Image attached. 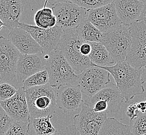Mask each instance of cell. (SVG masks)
<instances>
[{"label":"cell","mask_w":146,"mask_h":135,"mask_svg":"<svg viewBox=\"0 0 146 135\" xmlns=\"http://www.w3.org/2000/svg\"><path fill=\"white\" fill-rule=\"evenodd\" d=\"M110 74L108 71L93 65L78 74V84L82 93L90 97L110 83Z\"/></svg>","instance_id":"cell-8"},{"label":"cell","mask_w":146,"mask_h":135,"mask_svg":"<svg viewBox=\"0 0 146 135\" xmlns=\"http://www.w3.org/2000/svg\"><path fill=\"white\" fill-rule=\"evenodd\" d=\"M137 102H134L127 107L126 115L131 122L136 118L140 113L137 106Z\"/></svg>","instance_id":"cell-31"},{"label":"cell","mask_w":146,"mask_h":135,"mask_svg":"<svg viewBox=\"0 0 146 135\" xmlns=\"http://www.w3.org/2000/svg\"><path fill=\"white\" fill-rule=\"evenodd\" d=\"M47 4L48 1L45 0L43 7L37 11L34 15L35 25L41 28H50L56 25V17L52 8L47 7Z\"/></svg>","instance_id":"cell-24"},{"label":"cell","mask_w":146,"mask_h":135,"mask_svg":"<svg viewBox=\"0 0 146 135\" xmlns=\"http://www.w3.org/2000/svg\"><path fill=\"white\" fill-rule=\"evenodd\" d=\"M18 90L14 85L7 82L0 83V101H4L11 98Z\"/></svg>","instance_id":"cell-28"},{"label":"cell","mask_w":146,"mask_h":135,"mask_svg":"<svg viewBox=\"0 0 146 135\" xmlns=\"http://www.w3.org/2000/svg\"><path fill=\"white\" fill-rule=\"evenodd\" d=\"M54 88L56 106L63 112L66 113L74 111L84 104L79 85L74 86L70 83L63 84Z\"/></svg>","instance_id":"cell-13"},{"label":"cell","mask_w":146,"mask_h":135,"mask_svg":"<svg viewBox=\"0 0 146 135\" xmlns=\"http://www.w3.org/2000/svg\"><path fill=\"white\" fill-rule=\"evenodd\" d=\"M82 41L76 32V29L63 31L59 42V47L63 56L75 71L82 72L93 66L89 57L82 55L80 46Z\"/></svg>","instance_id":"cell-5"},{"label":"cell","mask_w":146,"mask_h":135,"mask_svg":"<svg viewBox=\"0 0 146 135\" xmlns=\"http://www.w3.org/2000/svg\"><path fill=\"white\" fill-rule=\"evenodd\" d=\"M98 67L108 71L112 76L125 103H129L135 96L145 93L141 68L134 67L127 61L117 62L111 66Z\"/></svg>","instance_id":"cell-1"},{"label":"cell","mask_w":146,"mask_h":135,"mask_svg":"<svg viewBox=\"0 0 146 135\" xmlns=\"http://www.w3.org/2000/svg\"><path fill=\"white\" fill-rule=\"evenodd\" d=\"M113 3L122 24L126 25L138 21L145 5L139 0H115Z\"/></svg>","instance_id":"cell-17"},{"label":"cell","mask_w":146,"mask_h":135,"mask_svg":"<svg viewBox=\"0 0 146 135\" xmlns=\"http://www.w3.org/2000/svg\"><path fill=\"white\" fill-rule=\"evenodd\" d=\"M23 11L21 0H0V19L9 31L18 27Z\"/></svg>","instance_id":"cell-18"},{"label":"cell","mask_w":146,"mask_h":135,"mask_svg":"<svg viewBox=\"0 0 146 135\" xmlns=\"http://www.w3.org/2000/svg\"><path fill=\"white\" fill-rule=\"evenodd\" d=\"M92 49L91 45L89 42H84L80 46V52L82 55L89 57Z\"/></svg>","instance_id":"cell-33"},{"label":"cell","mask_w":146,"mask_h":135,"mask_svg":"<svg viewBox=\"0 0 146 135\" xmlns=\"http://www.w3.org/2000/svg\"><path fill=\"white\" fill-rule=\"evenodd\" d=\"M49 76L46 69L39 71L29 77L23 83V86L26 90L32 87L43 86L49 83Z\"/></svg>","instance_id":"cell-25"},{"label":"cell","mask_w":146,"mask_h":135,"mask_svg":"<svg viewBox=\"0 0 146 135\" xmlns=\"http://www.w3.org/2000/svg\"><path fill=\"white\" fill-rule=\"evenodd\" d=\"M42 55L51 87L56 88L60 85L78 81V75L65 59L60 47L49 53Z\"/></svg>","instance_id":"cell-3"},{"label":"cell","mask_w":146,"mask_h":135,"mask_svg":"<svg viewBox=\"0 0 146 135\" xmlns=\"http://www.w3.org/2000/svg\"><path fill=\"white\" fill-rule=\"evenodd\" d=\"M13 122L0 104V135H4Z\"/></svg>","instance_id":"cell-29"},{"label":"cell","mask_w":146,"mask_h":135,"mask_svg":"<svg viewBox=\"0 0 146 135\" xmlns=\"http://www.w3.org/2000/svg\"><path fill=\"white\" fill-rule=\"evenodd\" d=\"M131 122L129 128L132 135H146V112L139 113Z\"/></svg>","instance_id":"cell-26"},{"label":"cell","mask_w":146,"mask_h":135,"mask_svg":"<svg viewBox=\"0 0 146 135\" xmlns=\"http://www.w3.org/2000/svg\"><path fill=\"white\" fill-rule=\"evenodd\" d=\"M4 135H29L28 122L14 121Z\"/></svg>","instance_id":"cell-27"},{"label":"cell","mask_w":146,"mask_h":135,"mask_svg":"<svg viewBox=\"0 0 146 135\" xmlns=\"http://www.w3.org/2000/svg\"><path fill=\"white\" fill-rule=\"evenodd\" d=\"M78 37L84 42H101L103 33L87 19L80 23L76 28Z\"/></svg>","instance_id":"cell-22"},{"label":"cell","mask_w":146,"mask_h":135,"mask_svg":"<svg viewBox=\"0 0 146 135\" xmlns=\"http://www.w3.org/2000/svg\"><path fill=\"white\" fill-rule=\"evenodd\" d=\"M92 49L89 58L94 65L101 67L111 66L115 63L110 53L102 43L89 42Z\"/></svg>","instance_id":"cell-21"},{"label":"cell","mask_w":146,"mask_h":135,"mask_svg":"<svg viewBox=\"0 0 146 135\" xmlns=\"http://www.w3.org/2000/svg\"><path fill=\"white\" fill-rule=\"evenodd\" d=\"M108 85L109 84L94 95L88 97L87 99L91 101L104 100L108 106V113H117L119 111L124 100L115 85L112 84L111 86Z\"/></svg>","instance_id":"cell-19"},{"label":"cell","mask_w":146,"mask_h":135,"mask_svg":"<svg viewBox=\"0 0 146 135\" xmlns=\"http://www.w3.org/2000/svg\"><path fill=\"white\" fill-rule=\"evenodd\" d=\"M107 118L106 113L95 112L84 103L80 112L73 118L74 125L80 135H98Z\"/></svg>","instance_id":"cell-9"},{"label":"cell","mask_w":146,"mask_h":135,"mask_svg":"<svg viewBox=\"0 0 146 135\" xmlns=\"http://www.w3.org/2000/svg\"><path fill=\"white\" fill-rule=\"evenodd\" d=\"M30 117L37 118L54 115L56 111L55 88L49 84L25 90Z\"/></svg>","instance_id":"cell-2"},{"label":"cell","mask_w":146,"mask_h":135,"mask_svg":"<svg viewBox=\"0 0 146 135\" xmlns=\"http://www.w3.org/2000/svg\"><path fill=\"white\" fill-rule=\"evenodd\" d=\"M8 39L21 54L42 53V49L28 32L20 27L9 31Z\"/></svg>","instance_id":"cell-16"},{"label":"cell","mask_w":146,"mask_h":135,"mask_svg":"<svg viewBox=\"0 0 146 135\" xmlns=\"http://www.w3.org/2000/svg\"><path fill=\"white\" fill-rule=\"evenodd\" d=\"M138 21H141L146 25V3L145 4L143 10L141 15V16L139 18Z\"/></svg>","instance_id":"cell-34"},{"label":"cell","mask_w":146,"mask_h":135,"mask_svg":"<svg viewBox=\"0 0 146 135\" xmlns=\"http://www.w3.org/2000/svg\"><path fill=\"white\" fill-rule=\"evenodd\" d=\"M48 1V4L49 5H54L56 3H60V2H63L68 1V0H47Z\"/></svg>","instance_id":"cell-37"},{"label":"cell","mask_w":146,"mask_h":135,"mask_svg":"<svg viewBox=\"0 0 146 135\" xmlns=\"http://www.w3.org/2000/svg\"><path fill=\"white\" fill-rule=\"evenodd\" d=\"M2 82V78H1V75H0V83Z\"/></svg>","instance_id":"cell-41"},{"label":"cell","mask_w":146,"mask_h":135,"mask_svg":"<svg viewBox=\"0 0 146 135\" xmlns=\"http://www.w3.org/2000/svg\"><path fill=\"white\" fill-rule=\"evenodd\" d=\"M137 106L140 112H146V102L145 101L137 102Z\"/></svg>","instance_id":"cell-35"},{"label":"cell","mask_w":146,"mask_h":135,"mask_svg":"<svg viewBox=\"0 0 146 135\" xmlns=\"http://www.w3.org/2000/svg\"><path fill=\"white\" fill-rule=\"evenodd\" d=\"M129 27L132 44L126 61L134 67L141 68L146 65V25L137 21Z\"/></svg>","instance_id":"cell-10"},{"label":"cell","mask_w":146,"mask_h":135,"mask_svg":"<svg viewBox=\"0 0 146 135\" xmlns=\"http://www.w3.org/2000/svg\"><path fill=\"white\" fill-rule=\"evenodd\" d=\"M102 6L106 5L113 3L115 0H98Z\"/></svg>","instance_id":"cell-38"},{"label":"cell","mask_w":146,"mask_h":135,"mask_svg":"<svg viewBox=\"0 0 146 135\" xmlns=\"http://www.w3.org/2000/svg\"><path fill=\"white\" fill-rule=\"evenodd\" d=\"M0 104L14 121L28 122L30 115L25 90L23 86L19 87L16 93L11 98L0 101Z\"/></svg>","instance_id":"cell-14"},{"label":"cell","mask_w":146,"mask_h":135,"mask_svg":"<svg viewBox=\"0 0 146 135\" xmlns=\"http://www.w3.org/2000/svg\"><path fill=\"white\" fill-rule=\"evenodd\" d=\"M139 1H140L141 2H143V3H146V0H139Z\"/></svg>","instance_id":"cell-40"},{"label":"cell","mask_w":146,"mask_h":135,"mask_svg":"<svg viewBox=\"0 0 146 135\" xmlns=\"http://www.w3.org/2000/svg\"><path fill=\"white\" fill-rule=\"evenodd\" d=\"M4 26H5L4 23H3V21L1 20V19H0V31L2 29L3 27H4Z\"/></svg>","instance_id":"cell-39"},{"label":"cell","mask_w":146,"mask_h":135,"mask_svg":"<svg viewBox=\"0 0 146 135\" xmlns=\"http://www.w3.org/2000/svg\"><path fill=\"white\" fill-rule=\"evenodd\" d=\"M19 27L23 29L38 43L42 49V54H48L59 47L63 30L58 25L50 28L43 29L36 25L19 23Z\"/></svg>","instance_id":"cell-11"},{"label":"cell","mask_w":146,"mask_h":135,"mask_svg":"<svg viewBox=\"0 0 146 135\" xmlns=\"http://www.w3.org/2000/svg\"><path fill=\"white\" fill-rule=\"evenodd\" d=\"M52 9L56 17V25L63 31L76 29L87 19L88 9L70 1L56 3Z\"/></svg>","instance_id":"cell-7"},{"label":"cell","mask_w":146,"mask_h":135,"mask_svg":"<svg viewBox=\"0 0 146 135\" xmlns=\"http://www.w3.org/2000/svg\"><path fill=\"white\" fill-rule=\"evenodd\" d=\"M57 135V132H56V133H54V134H52V135Z\"/></svg>","instance_id":"cell-42"},{"label":"cell","mask_w":146,"mask_h":135,"mask_svg":"<svg viewBox=\"0 0 146 135\" xmlns=\"http://www.w3.org/2000/svg\"><path fill=\"white\" fill-rule=\"evenodd\" d=\"M130 25H120L103 33L102 43L115 63L126 61L132 44Z\"/></svg>","instance_id":"cell-4"},{"label":"cell","mask_w":146,"mask_h":135,"mask_svg":"<svg viewBox=\"0 0 146 135\" xmlns=\"http://www.w3.org/2000/svg\"><path fill=\"white\" fill-rule=\"evenodd\" d=\"M98 135H132L129 126L122 123L114 118H107Z\"/></svg>","instance_id":"cell-23"},{"label":"cell","mask_w":146,"mask_h":135,"mask_svg":"<svg viewBox=\"0 0 146 135\" xmlns=\"http://www.w3.org/2000/svg\"><path fill=\"white\" fill-rule=\"evenodd\" d=\"M53 116L33 118L30 117L28 122L29 135H51L57 132L51 122Z\"/></svg>","instance_id":"cell-20"},{"label":"cell","mask_w":146,"mask_h":135,"mask_svg":"<svg viewBox=\"0 0 146 135\" xmlns=\"http://www.w3.org/2000/svg\"><path fill=\"white\" fill-rule=\"evenodd\" d=\"M87 9H96L101 6L98 0H68Z\"/></svg>","instance_id":"cell-30"},{"label":"cell","mask_w":146,"mask_h":135,"mask_svg":"<svg viewBox=\"0 0 146 135\" xmlns=\"http://www.w3.org/2000/svg\"><path fill=\"white\" fill-rule=\"evenodd\" d=\"M141 68V79L143 83H146V65L143 66Z\"/></svg>","instance_id":"cell-36"},{"label":"cell","mask_w":146,"mask_h":135,"mask_svg":"<svg viewBox=\"0 0 146 135\" xmlns=\"http://www.w3.org/2000/svg\"><path fill=\"white\" fill-rule=\"evenodd\" d=\"M57 135H80L74 125H70L57 132Z\"/></svg>","instance_id":"cell-32"},{"label":"cell","mask_w":146,"mask_h":135,"mask_svg":"<svg viewBox=\"0 0 146 135\" xmlns=\"http://www.w3.org/2000/svg\"><path fill=\"white\" fill-rule=\"evenodd\" d=\"M45 60L42 53L20 54L16 68V79L19 88L29 77L45 69Z\"/></svg>","instance_id":"cell-15"},{"label":"cell","mask_w":146,"mask_h":135,"mask_svg":"<svg viewBox=\"0 0 146 135\" xmlns=\"http://www.w3.org/2000/svg\"><path fill=\"white\" fill-rule=\"evenodd\" d=\"M20 54L8 39L0 36V75L2 82L10 83L18 89L16 68Z\"/></svg>","instance_id":"cell-6"},{"label":"cell","mask_w":146,"mask_h":135,"mask_svg":"<svg viewBox=\"0 0 146 135\" xmlns=\"http://www.w3.org/2000/svg\"><path fill=\"white\" fill-rule=\"evenodd\" d=\"M87 19L102 33L122 25L113 2L96 9H88Z\"/></svg>","instance_id":"cell-12"}]
</instances>
